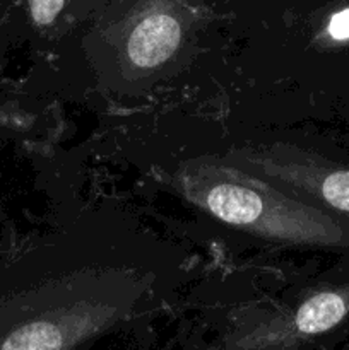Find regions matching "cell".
<instances>
[{
  "label": "cell",
  "mask_w": 349,
  "mask_h": 350,
  "mask_svg": "<svg viewBox=\"0 0 349 350\" xmlns=\"http://www.w3.org/2000/svg\"><path fill=\"white\" fill-rule=\"evenodd\" d=\"M157 272L106 243L51 241L0 262V350H88L147 310Z\"/></svg>",
  "instance_id": "cell-1"
},
{
  "label": "cell",
  "mask_w": 349,
  "mask_h": 350,
  "mask_svg": "<svg viewBox=\"0 0 349 350\" xmlns=\"http://www.w3.org/2000/svg\"><path fill=\"white\" fill-rule=\"evenodd\" d=\"M187 197L226 224L263 238L349 248V219L287 198L233 167L201 166L183 174Z\"/></svg>",
  "instance_id": "cell-2"
},
{
  "label": "cell",
  "mask_w": 349,
  "mask_h": 350,
  "mask_svg": "<svg viewBox=\"0 0 349 350\" xmlns=\"http://www.w3.org/2000/svg\"><path fill=\"white\" fill-rule=\"evenodd\" d=\"M349 325V284L320 289L287 313L238 328L218 350H307Z\"/></svg>",
  "instance_id": "cell-3"
},
{
  "label": "cell",
  "mask_w": 349,
  "mask_h": 350,
  "mask_svg": "<svg viewBox=\"0 0 349 350\" xmlns=\"http://www.w3.org/2000/svg\"><path fill=\"white\" fill-rule=\"evenodd\" d=\"M180 38V24L173 16L163 12L149 14L130 33L127 55L139 68L157 67L177 51Z\"/></svg>",
  "instance_id": "cell-4"
},
{
  "label": "cell",
  "mask_w": 349,
  "mask_h": 350,
  "mask_svg": "<svg viewBox=\"0 0 349 350\" xmlns=\"http://www.w3.org/2000/svg\"><path fill=\"white\" fill-rule=\"evenodd\" d=\"M29 17L36 27H47L55 23L65 0H26Z\"/></svg>",
  "instance_id": "cell-5"
},
{
  "label": "cell",
  "mask_w": 349,
  "mask_h": 350,
  "mask_svg": "<svg viewBox=\"0 0 349 350\" xmlns=\"http://www.w3.org/2000/svg\"><path fill=\"white\" fill-rule=\"evenodd\" d=\"M328 34L334 40H348L349 38V9L335 14L328 23Z\"/></svg>",
  "instance_id": "cell-6"
},
{
  "label": "cell",
  "mask_w": 349,
  "mask_h": 350,
  "mask_svg": "<svg viewBox=\"0 0 349 350\" xmlns=\"http://www.w3.org/2000/svg\"><path fill=\"white\" fill-rule=\"evenodd\" d=\"M0 51H2V41H0Z\"/></svg>",
  "instance_id": "cell-7"
}]
</instances>
